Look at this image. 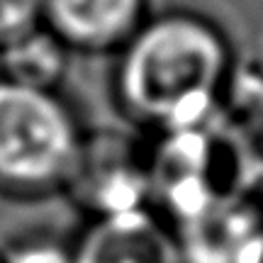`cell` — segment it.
Listing matches in <instances>:
<instances>
[{"label": "cell", "mask_w": 263, "mask_h": 263, "mask_svg": "<svg viewBox=\"0 0 263 263\" xmlns=\"http://www.w3.org/2000/svg\"><path fill=\"white\" fill-rule=\"evenodd\" d=\"M88 127L61 90L0 81V195L47 200L66 195Z\"/></svg>", "instance_id": "cell-2"}, {"label": "cell", "mask_w": 263, "mask_h": 263, "mask_svg": "<svg viewBox=\"0 0 263 263\" xmlns=\"http://www.w3.org/2000/svg\"><path fill=\"white\" fill-rule=\"evenodd\" d=\"M0 263H73V251L71 241L44 229H29L0 239Z\"/></svg>", "instance_id": "cell-7"}, {"label": "cell", "mask_w": 263, "mask_h": 263, "mask_svg": "<svg viewBox=\"0 0 263 263\" xmlns=\"http://www.w3.org/2000/svg\"><path fill=\"white\" fill-rule=\"evenodd\" d=\"M71 251L73 263H185L173 224L154 207L88 219Z\"/></svg>", "instance_id": "cell-4"}, {"label": "cell", "mask_w": 263, "mask_h": 263, "mask_svg": "<svg viewBox=\"0 0 263 263\" xmlns=\"http://www.w3.org/2000/svg\"><path fill=\"white\" fill-rule=\"evenodd\" d=\"M234 71V42L215 17L195 8H161L112 57L110 93L132 129L163 139L205 129Z\"/></svg>", "instance_id": "cell-1"}, {"label": "cell", "mask_w": 263, "mask_h": 263, "mask_svg": "<svg viewBox=\"0 0 263 263\" xmlns=\"http://www.w3.org/2000/svg\"><path fill=\"white\" fill-rule=\"evenodd\" d=\"M73 54L44 25L0 47V81L34 90H61Z\"/></svg>", "instance_id": "cell-6"}, {"label": "cell", "mask_w": 263, "mask_h": 263, "mask_svg": "<svg viewBox=\"0 0 263 263\" xmlns=\"http://www.w3.org/2000/svg\"><path fill=\"white\" fill-rule=\"evenodd\" d=\"M42 25V0H0V47Z\"/></svg>", "instance_id": "cell-8"}, {"label": "cell", "mask_w": 263, "mask_h": 263, "mask_svg": "<svg viewBox=\"0 0 263 263\" xmlns=\"http://www.w3.org/2000/svg\"><path fill=\"white\" fill-rule=\"evenodd\" d=\"M151 12V0H42V25L73 57H115Z\"/></svg>", "instance_id": "cell-5"}, {"label": "cell", "mask_w": 263, "mask_h": 263, "mask_svg": "<svg viewBox=\"0 0 263 263\" xmlns=\"http://www.w3.org/2000/svg\"><path fill=\"white\" fill-rule=\"evenodd\" d=\"M256 263H263V246H261V251H258V258H256Z\"/></svg>", "instance_id": "cell-9"}, {"label": "cell", "mask_w": 263, "mask_h": 263, "mask_svg": "<svg viewBox=\"0 0 263 263\" xmlns=\"http://www.w3.org/2000/svg\"><path fill=\"white\" fill-rule=\"evenodd\" d=\"M66 195L83 207L88 219L154 207L151 161L146 151H139L122 134H93L88 129Z\"/></svg>", "instance_id": "cell-3"}]
</instances>
